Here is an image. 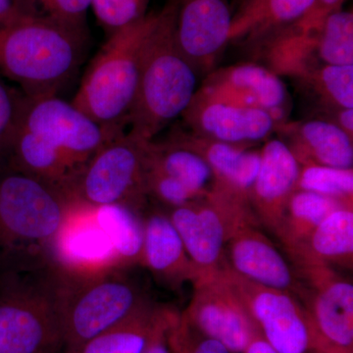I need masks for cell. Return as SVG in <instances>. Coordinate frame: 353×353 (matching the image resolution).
<instances>
[{
  "mask_svg": "<svg viewBox=\"0 0 353 353\" xmlns=\"http://www.w3.org/2000/svg\"><path fill=\"white\" fill-rule=\"evenodd\" d=\"M122 128L105 127L57 95H25L19 123L4 157L9 168L67 192L88 162Z\"/></svg>",
  "mask_w": 353,
  "mask_h": 353,
  "instance_id": "6da1fadb",
  "label": "cell"
},
{
  "mask_svg": "<svg viewBox=\"0 0 353 353\" xmlns=\"http://www.w3.org/2000/svg\"><path fill=\"white\" fill-rule=\"evenodd\" d=\"M66 190L12 170L0 174V269L52 267L55 246L75 203Z\"/></svg>",
  "mask_w": 353,
  "mask_h": 353,
  "instance_id": "7a4b0ae2",
  "label": "cell"
},
{
  "mask_svg": "<svg viewBox=\"0 0 353 353\" xmlns=\"http://www.w3.org/2000/svg\"><path fill=\"white\" fill-rule=\"evenodd\" d=\"M87 27L46 15L0 25V75L30 99L57 95L85 57Z\"/></svg>",
  "mask_w": 353,
  "mask_h": 353,
  "instance_id": "3957f363",
  "label": "cell"
},
{
  "mask_svg": "<svg viewBox=\"0 0 353 353\" xmlns=\"http://www.w3.org/2000/svg\"><path fill=\"white\" fill-rule=\"evenodd\" d=\"M178 7V0H169L158 11L141 52L138 88L127 123L130 132L145 141H152L182 116L196 92V73L176 44Z\"/></svg>",
  "mask_w": 353,
  "mask_h": 353,
  "instance_id": "277c9868",
  "label": "cell"
},
{
  "mask_svg": "<svg viewBox=\"0 0 353 353\" xmlns=\"http://www.w3.org/2000/svg\"><path fill=\"white\" fill-rule=\"evenodd\" d=\"M54 269L63 353H78L88 341L148 303L122 268L85 273Z\"/></svg>",
  "mask_w": 353,
  "mask_h": 353,
  "instance_id": "5b68a950",
  "label": "cell"
},
{
  "mask_svg": "<svg viewBox=\"0 0 353 353\" xmlns=\"http://www.w3.org/2000/svg\"><path fill=\"white\" fill-rule=\"evenodd\" d=\"M158 12L113 32L85 72L72 103L95 122L122 128L136 97L143 44Z\"/></svg>",
  "mask_w": 353,
  "mask_h": 353,
  "instance_id": "8992f818",
  "label": "cell"
},
{
  "mask_svg": "<svg viewBox=\"0 0 353 353\" xmlns=\"http://www.w3.org/2000/svg\"><path fill=\"white\" fill-rule=\"evenodd\" d=\"M43 270L2 272L0 353H63L57 273Z\"/></svg>",
  "mask_w": 353,
  "mask_h": 353,
  "instance_id": "52a82bcc",
  "label": "cell"
},
{
  "mask_svg": "<svg viewBox=\"0 0 353 353\" xmlns=\"http://www.w3.org/2000/svg\"><path fill=\"white\" fill-rule=\"evenodd\" d=\"M148 141L130 132L114 136L85 165L70 196L92 208L120 204L137 210L148 196Z\"/></svg>",
  "mask_w": 353,
  "mask_h": 353,
  "instance_id": "ba28073f",
  "label": "cell"
},
{
  "mask_svg": "<svg viewBox=\"0 0 353 353\" xmlns=\"http://www.w3.org/2000/svg\"><path fill=\"white\" fill-rule=\"evenodd\" d=\"M168 217L196 269V278L220 270L228 241L241 225L254 222L248 202L213 190L202 199L172 209Z\"/></svg>",
  "mask_w": 353,
  "mask_h": 353,
  "instance_id": "9c48e42d",
  "label": "cell"
},
{
  "mask_svg": "<svg viewBox=\"0 0 353 353\" xmlns=\"http://www.w3.org/2000/svg\"><path fill=\"white\" fill-rule=\"evenodd\" d=\"M221 275L240 299L261 338L278 353H306L316 338L305 309L289 292L255 284L223 266Z\"/></svg>",
  "mask_w": 353,
  "mask_h": 353,
  "instance_id": "30bf717a",
  "label": "cell"
},
{
  "mask_svg": "<svg viewBox=\"0 0 353 353\" xmlns=\"http://www.w3.org/2000/svg\"><path fill=\"white\" fill-rule=\"evenodd\" d=\"M194 290L183 316L202 336L219 341L232 353H243L255 336L254 323L220 270L194 281Z\"/></svg>",
  "mask_w": 353,
  "mask_h": 353,
  "instance_id": "8fae6325",
  "label": "cell"
},
{
  "mask_svg": "<svg viewBox=\"0 0 353 353\" xmlns=\"http://www.w3.org/2000/svg\"><path fill=\"white\" fill-rule=\"evenodd\" d=\"M309 288L301 285L299 296L307 301L306 312L316 343L334 353H352L353 345V285L330 267H301Z\"/></svg>",
  "mask_w": 353,
  "mask_h": 353,
  "instance_id": "7c38bea8",
  "label": "cell"
},
{
  "mask_svg": "<svg viewBox=\"0 0 353 353\" xmlns=\"http://www.w3.org/2000/svg\"><path fill=\"white\" fill-rule=\"evenodd\" d=\"M196 94L232 105L261 109L278 125L285 122L289 94L283 81L263 65L243 63L213 72ZM276 126V127H277Z\"/></svg>",
  "mask_w": 353,
  "mask_h": 353,
  "instance_id": "4fadbf2b",
  "label": "cell"
},
{
  "mask_svg": "<svg viewBox=\"0 0 353 353\" xmlns=\"http://www.w3.org/2000/svg\"><path fill=\"white\" fill-rule=\"evenodd\" d=\"M176 41L194 72L212 68L229 43L232 15L224 0H178Z\"/></svg>",
  "mask_w": 353,
  "mask_h": 353,
  "instance_id": "5bb4252c",
  "label": "cell"
},
{
  "mask_svg": "<svg viewBox=\"0 0 353 353\" xmlns=\"http://www.w3.org/2000/svg\"><path fill=\"white\" fill-rule=\"evenodd\" d=\"M182 116L192 134L243 148L268 139L277 126L261 109L210 101L197 94Z\"/></svg>",
  "mask_w": 353,
  "mask_h": 353,
  "instance_id": "9a60e30c",
  "label": "cell"
},
{
  "mask_svg": "<svg viewBox=\"0 0 353 353\" xmlns=\"http://www.w3.org/2000/svg\"><path fill=\"white\" fill-rule=\"evenodd\" d=\"M236 275L255 284L299 294L301 281L254 222L241 225L225 248L224 265Z\"/></svg>",
  "mask_w": 353,
  "mask_h": 353,
  "instance_id": "2e32d148",
  "label": "cell"
},
{
  "mask_svg": "<svg viewBox=\"0 0 353 353\" xmlns=\"http://www.w3.org/2000/svg\"><path fill=\"white\" fill-rule=\"evenodd\" d=\"M260 155L259 174L250 192V206L255 218L275 234L288 201L297 190L301 166L281 139L267 141Z\"/></svg>",
  "mask_w": 353,
  "mask_h": 353,
  "instance_id": "e0dca14e",
  "label": "cell"
},
{
  "mask_svg": "<svg viewBox=\"0 0 353 353\" xmlns=\"http://www.w3.org/2000/svg\"><path fill=\"white\" fill-rule=\"evenodd\" d=\"M171 139L205 160L213 174L211 190L250 204V192L260 168V152L202 138L192 132H176Z\"/></svg>",
  "mask_w": 353,
  "mask_h": 353,
  "instance_id": "ac0fdd59",
  "label": "cell"
},
{
  "mask_svg": "<svg viewBox=\"0 0 353 353\" xmlns=\"http://www.w3.org/2000/svg\"><path fill=\"white\" fill-rule=\"evenodd\" d=\"M284 141L301 165H320L352 169V138L331 121L313 119L301 123H282Z\"/></svg>",
  "mask_w": 353,
  "mask_h": 353,
  "instance_id": "d6986e66",
  "label": "cell"
},
{
  "mask_svg": "<svg viewBox=\"0 0 353 353\" xmlns=\"http://www.w3.org/2000/svg\"><path fill=\"white\" fill-rule=\"evenodd\" d=\"M143 228L141 265L150 269L160 281L173 287L185 281L194 282L196 269L168 215L152 213L143 220Z\"/></svg>",
  "mask_w": 353,
  "mask_h": 353,
  "instance_id": "ffe728a7",
  "label": "cell"
},
{
  "mask_svg": "<svg viewBox=\"0 0 353 353\" xmlns=\"http://www.w3.org/2000/svg\"><path fill=\"white\" fill-rule=\"evenodd\" d=\"M319 32L294 23L271 32L252 46L261 53L266 68L276 75L292 77L303 83L323 65L317 52Z\"/></svg>",
  "mask_w": 353,
  "mask_h": 353,
  "instance_id": "44dd1931",
  "label": "cell"
},
{
  "mask_svg": "<svg viewBox=\"0 0 353 353\" xmlns=\"http://www.w3.org/2000/svg\"><path fill=\"white\" fill-rule=\"evenodd\" d=\"M301 267L352 266V208L336 209L315 228L307 241L290 255Z\"/></svg>",
  "mask_w": 353,
  "mask_h": 353,
  "instance_id": "7402d4cb",
  "label": "cell"
},
{
  "mask_svg": "<svg viewBox=\"0 0 353 353\" xmlns=\"http://www.w3.org/2000/svg\"><path fill=\"white\" fill-rule=\"evenodd\" d=\"M315 0H243L232 17L230 41L257 43L301 19Z\"/></svg>",
  "mask_w": 353,
  "mask_h": 353,
  "instance_id": "603a6c76",
  "label": "cell"
},
{
  "mask_svg": "<svg viewBox=\"0 0 353 353\" xmlns=\"http://www.w3.org/2000/svg\"><path fill=\"white\" fill-rule=\"evenodd\" d=\"M343 208L352 205L315 192L296 190L288 201L275 234L288 253L294 254L330 213Z\"/></svg>",
  "mask_w": 353,
  "mask_h": 353,
  "instance_id": "cb8c5ba5",
  "label": "cell"
},
{
  "mask_svg": "<svg viewBox=\"0 0 353 353\" xmlns=\"http://www.w3.org/2000/svg\"><path fill=\"white\" fill-rule=\"evenodd\" d=\"M146 158L150 167L182 183L197 199L212 188L213 174L205 160L172 139L162 143L148 141Z\"/></svg>",
  "mask_w": 353,
  "mask_h": 353,
  "instance_id": "d4e9b609",
  "label": "cell"
},
{
  "mask_svg": "<svg viewBox=\"0 0 353 353\" xmlns=\"http://www.w3.org/2000/svg\"><path fill=\"white\" fill-rule=\"evenodd\" d=\"M95 218L112 248L118 267L141 264L145 228L136 209L120 204L101 206L95 210Z\"/></svg>",
  "mask_w": 353,
  "mask_h": 353,
  "instance_id": "484cf974",
  "label": "cell"
},
{
  "mask_svg": "<svg viewBox=\"0 0 353 353\" xmlns=\"http://www.w3.org/2000/svg\"><path fill=\"white\" fill-rule=\"evenodd\" d=\"M159 312L160 309L148 303L88 341L78 353H143Z\"/></svg>",
  "mask_w": 353,
  "mask_h": 353,
  "instance_id": "4316f807",
  "label": "cell"
},
{
  "mask_svg": "<svg viewBox=\"0 0 353 353\" xmlns=\"http://www.w3.org/2000/svg\"><path fill=\"white\" fill-rule=\"evenodd\" d=\"M322 64L353 65V14L339 10L327 17L318 39Z\"/></svg>",
  "mask_w": 353,
  "mask_h": 353,
  "instance_id": "83f0119b",
  "label": "cell"
},
{
  "mask_svg": "<svg viewBox=\"0 0 353 353\" xmlns=\"http://www.w3.org/2000/svg\"><path fill=\"white\" fill-rule=\"evenodd\" d=\"M303 83L323 103L336 110L353 108V65L323 64Z\"/></svg>",
  "mask_w": 353,
  "mask_h": 353,
  "instance_id": "f1b7e54d",
  "label": "cell"
},
{
  "mask_svg": "<svg viewBox=\"0 0 353 353\" xmlns=\"http://www.w3.org/2000/svg\"><path fill=\"white\" fill-rule=\"evenodd\" d=\"M297 190L315 192L352 205V169L305 165L303 168L301 167Z\"/></svg>",
  "mask_w": 353,
  "mask_h": 353,
  "instance_id": "f546056e",
  "label": "cell"
},
{
  "mask_svg": "<svg viewBox=\"0 0 353 353\" xmlns=\"http://www.w3.org/2000/svg\"><path fill=\"white\" fill-rule=\"evenodd\" d=\"M150 0H92L90 7L108 36L146 15Z\"/></svg>",
  "mask_w": 353,
  "mask_h": 353,
  "instance_id": "4dcf8cb0",
  "label": "cell"
},
{
  "mask_svg": "<svg viewBox=\"0 0 353 353\" xmlns=\"http://www.w3.org/2000/svg\"><path fill=\"white\" fill-rule=\"evenodd\" d=\"M148 157V154H146ZM146 192L172 209L196 201L197 197L176 179L152 168L146 158Z\"/></svg>",
  "mask_w": 353,
  "mask_h": 353,
  "instance_id": "1f68e13d",
  "label": "cell"
},
{
  "mask_svg": "<svg viewBox=\"0 0 353 353\" xmlns=\"http://www.w3.org/2000/svg\"><path fill=\"white\" fill-rule=\"evenodd\" d=\"M172 353H232L219 341L202 336L182 318H176L168 334Z\"/></svg>",
  "mask_w": 353,
  "mask_h": 353,
  "instance_id": "d6a6232c",
  "label": "cell"
},
{
  "mask_svg": "<svg viewBox=\"0 0 353 353\" xmlns=\"http://www.w3.org/2000/svg\"><path fill=\"white\" fill-rule=\"evenodd\" d=\"M25 94L0 79V157H4L19 123Z\"/></svg>",
  "mask_w": 353,
  "mask_h": 353,
  "instance_id": "836d02e7",
  "label": "cell"
},
{
  "mask_svg": "<svg viewBox=\"0 0 353 353\" xmlns=\"http://www.w3.org/2000/svg\"><path fill=\"white\" fill-rule=\"evenodd\" d=\"M46 15L68 24L85 27V18L92 0H34Z\"/></svg>",
  "mask_w": 353,
  "mask_h": 353,
  "instance_id": "e575fe53",
  "label": "cell"
},
{
  "mask_svg": "<svg viewBox=\"0 0 353 353\" xmlns=\"http://www.w3.org/2000/svg\"><path fill=\"white\" fill-rule=\"evenodd\" d=\"M176 316L168 310H160L154 328L143 353H172L168 334Z\"/></svg>",
  "mask_w": 353,
  "mask_h": 353,
  "instance_id": "d590c367",
  "label": "cell"
},
{
  "mask_svg": "<svg viewBox=\"0 0 353 353\" xmlns=\"http://www.w3.org/2000/svg\"><path fill=\"white\" fill-rule=\"evenodd\" d=\"M343 0H315L307 13L297 21V24L310 31H321L322 26L328 16L341 10Z\"/></svg>",
  "mask_w": 353,
  "mask_h": 353,
  "instance_id": "8d00e7d4",
  "label": "cell"
},
{
  "mask_svg": "<svg viewBox=\"0 0 353 353\" xmlns=\"http://www.w3.org/2000/svg\"><path fill=\"white\" fill-rule=\"evenodd\" d=\"M39 13L34 0H0V25Z\"/></svg>",
  "mask_w": 353,
  "mask_h": 353,
  "instance_id": "74e56055",
  "label": "cell"
},
{
  "mask_svg": "<svg viewBox=\"0 0 353 353\" xmlns=\"http://www.w3.org/2000/svg\"><path fill=\"white\" fill-rule=\"evenodd\" d=\"M334 124L347 132L348 136H353V108H345L336 110V121Z\"/></svg>",
  "mask_w": 353,
  "mask_h": 353,
  "instance_id": "f35d334b",
  "label": "cell"
},
{
  "mask_svg": "<svg viewBox=\"0 0 353 353\" xmlns=\"http://www.w3.org/2000/svg\"><path fill=\"white\" fill-rule=\"evenodd\" d=\"M243 353H278L260 336H255Z\"/></svg>",
  "mask_w": 353,
  "mask_h": 353,
  "instance_id": "ab89813d",
  "label": "cell"
},
{
  "mask_svg": "<svg viewBox=\"0 0 353 353\" xmlns=\"http://www.w3.org/2000/svg\"><path fill=\"white\" fill-rule=\"evenodd\" d=\"M239 1H240V3H241V2L243 1V0H239Z\"/></svg>",
  "mask_w": 353,
  "mask_h": 353,
  "instance_id": "60d3db41",
  "label": "cell"
}]
</instances>
